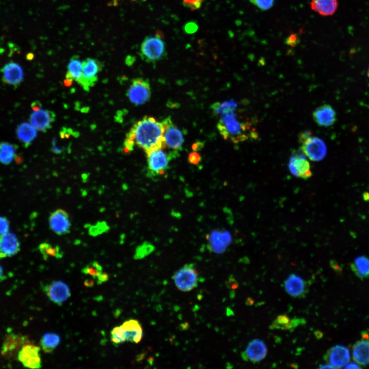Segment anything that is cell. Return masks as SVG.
Wrapping results in <instances>:
<instances>
[{"label": "cell", "instance_id": "836d02e7", "mask_svg": "<svg viewBox=\"0 0 369 369\" xmlns=\"http://www.w3.org/2000/svg\"><path fill=\"white\" fill-rule=\"evenodd\" d=\"M81 272L91 276L93 279L97 278L103 272L102 266L97 261H93L81 270Z\"/></svg>", "mask_w": 369, "mask_h": 369}, {"label": "cell", "instance_id": "3957f363", "mask_svg": "<svg viewBox=\"0 0 369 369\" xmlns=\"http://www.w3.org/2000/svg\"><path fill=\"white\" fill-rule=\"evenodd\" d=\"M165 149H156L146 154L149 176L163 175L168 169L170 161L178 155L177 151L171 150L168 152Z\"/></svg>", "mask_w": 369, "mask_h": 369}, {"label": "cell", "instance_id": "60d3db41", "mask_svg": "<svg viewBox=\"0 0 369 369\" xmlns=\"http://www.w3.org/2000/svg\"><path fill=\"white\" fill-rule=\"evenodd\" d=\"M188 160L190 163L196 165L200 161L201 156L197 152L194 151L189 154Z\"/></svg>", "mask_w": 369, "mask_h": 369}, {"label": "cell", "instance_id": "83f0119b", "mask_svg": "<svg viewBox=\"0 0 369 369\" xmlns=\"http://www.w3.org/2000/svg\"><path fill=\"white\" fill-rule=\"evenodd\" d=\"M82 65L83 62L77 55H74L71 58L66 73V81H68L69 85L73 80L77 83L79 80L82 73Z\"/></svg>", "mask_w": 369, "mask_h": 369}, {"label": "cell", "instance_id": "d4e9b609", "mask_svg": "<svg viewBox=\"0 0 369 369\" xmlns=\"http://www.w3.org/2000/svg\"><path fill=\"white\" fill-rule=\"evenodd\" d=\"M354 360L359 364H369V339L357 341L353 347Z\"/></svg>", "mask_w": 369, "mask_h": 369}, {"label": "cell", "instance_id": "f6af8a7d", "mask_svg": "<svg viewBox=\"0 0 369 369\" xmlns=\"http://www.w3.org/2000/svg\"><path fill=\"white\" fill-rule=\"evenodd\" d=\"M344 368H360V366H359L358 364L352 362L348 364H346V366L343 367Z\"/></svg>", "mask_w": 369, "mask_h": 369}, {"label": "cell", "instance_id": "6da1fadb", "mask_svg": "<svg viewBox=\"0 0 369 369\" xmlns=\"http://www.w3.org/2000/svg\"><path fill=\"white\" fill-rule=\"evenodd\" d=\"M162 122L151 116H146L136 122L126 135L124 150L126 152L133 150L135 145L146 154L153 150L166 148Z\"/></svg>", "mask_w": 369, "mask_h": 369}, {"label": "cell", "instance_id": "5bb4252c", "mask_svg": "<svg viewBox=\"0 0 369 369\" xmlns=\"http://www.w3.org/2000/svg\"><path fill=\"white\" fill-rule=\"evenodd\" d=\"M50 229L58 235L69 233L71 226L68 214L63 209H57L53 212L49 219Z\"/></svg>", "mask_w": 369, "mask_h": 369}, {"label": "cell", "instance_id": "c3c4849f", "mask_svg": "<svg viewBox=\"0 0 369 369\" xmlns=\"http://www.w3.org/2000/svg\"><path fill=\"white\" fill-rule=\"evenodd\" d=\"M320 368H335L333 366L330 365L329 364L327 363L326 364L322 365L321 366H319Z\"/></svg>", "mask_w": 369, "mask_h": 369}, {"label": "cell", "instance_id": "cb8c5ba5", "mask_svg": "<svg viewBox=\"0 0 369 369\" xmlns=\"http://www.w3.org/2000/svg\"><path fill=\"white\" fill-rule=\"evenodd\" d=\"M306 323L303 318H294L290 319L286 315H278L270 326L271 330L278 329L292 331L301 324Z\"/></svg>", "mask_w": 369, "mask_h": 369}, {"label": "cell", "instance_id": "7bdbcfd3", "mask_svg": "<svg viewBox=\"0 0 369 369\" xmlns=\"http://www.w3.org/2000/svg\"><path fill=\"white\" fill-rule=\"evenodd\" d=\"M108 279L109 275L107 273L102 272L96 279V283L97 284H100L107 281Z\"/></svg>", "mask_w": 369, "mask_h": 369}, {"label": "cell", "instance_id": "816d5d0a", "mask_svg": "<svg viewBox=\"0 0 369 369\" xmlns=\"http://www.w3.org/2000/svg\"><path fill=\"white\" fill-rule=\"evenodd\" d=\"M315 334L316 338L318 339L321 338L323 336V334L321 332L318 331L315 332Z\"/></svg>", "mask_w": 369, "mask_h": 369}, {"label": "cell", "instance_id": "603a6c76", "mask_svg": "<svg viewBox=\"0 0 369 369\" xmlns=\"http://www.w3.org/2000/svg\"><path fill=\"white\" fill-rule=\"evenodd\" d=\"M126 341L138 343L142 339L143 331L139 321L135 319H130L121 324Z\"/></svg>", "mask_w": 369, "mask_h": 369}, {"label": "cell", "instance_id": "681fc988", "mask_svg": "<svg viewBox=\"0 0 369 369\" xmlns=\"http://www.w3.org/2000/svg\"><path fill=\"white\" fill-rule=\"evenodd\" d=\"M361 336L363 339H369V333L364 331L361 333Z\"/></svg>", "mask_w": 369, "mask_h": 369}, {"label": "cell", "instance_id": "30bf717a", "mask_svg": "<svg viewBox=\"0 0 369 369\" xmlns=\"http://www.w3.org/2000/svg\"><path fill=\"white\" fill-rule=\"evenodd\" d=\"M40 350L39 346L27 343L19 351L17 359L25 367L40 368L42 367Z\"/></svg>", "mask_w": 369, "mask_h": 369}, {"label": "cell", "instance_id": "7402d4cb", "mask_svg": "<svg viewBox=\"0 0 369 369\" xmlns=\"http://www.w3.org/2000/svg\"><path fill=\"white\" fill-rule=\"evenodd\" d=\"M284 286L286 292L294 297H303L306 291L305 282L296 274H291L284 281Z\"/></svg>", "mask_w": 369, "mask_h": 369}, {"label": "cell", "instance_id": "2e32d148", "mask_svg": "<svg viewBox=\"0 0 369 369\" xmlns=\"http://www.w3.org/2000/svg\"><path fill=\"white\" fill-rule=\"evenodd\" d=\"M55 119V114L51 110L39 109L30 116V124L37 130L46 132L50 129Z\"/></svg>", "mask_w": 369, "mask_h": 369}, {"label": "cell", "instance_id": "7a4b0ae2", "mask_svg": "<svg viewBox=\"0 0 369 369\" xmlns=\"http://www.w3.org/2000/svg\"><path fill=\"white\" fill-rule=\"evenodd\" d=\"M236 111L219 116L217 128L222 137L234 144L258 139V133L254 121L239 114Z\"/></svg>", "mask_w": 369, "mask_h": 369}, {"label": "cell", "instance_id": "ac0fdd59", "mask_svg": "<svg viewBox=\"0 0 369 369\" xmlns=\"http://www.w3.org/2000/svg\"><path fill=\"white\" fill-rule=\"evenodd\" d=\"M315 122L321 127L332 126L336 120V113L330 105L324 104L317 108L313 112Z\"/></svg>", "mask_w": 369, "mask_h": 369}, {"label": "cell", "instance_id": "d590c367", "mask_svg": "<svg viewBox=\"0 0 369 369\" xmlns=\"http://www.w3.org/2000/svg\"><path fill=\"white\" fill-rule=\"evenodd\" d=\"M153 250V246L151 244L148 243H143L136 249L134 258L136 259L143 258L150 254Z\"/></svg>", "mask_w": 369, "mask_h": 369}, {"label": "cell", "instance_id": "4dcf8cb0", "mask_svg": "<svg viewBox=\"0 0 369 369\" xmlns=\"http://www.w3.org/2000/svg\"><path fill=\"white\" fill-rule=\"evenodd\" d=\"M14 159L17 160L15 147L7 142H0V162L9 165Z\"/></svg>", "mask_w": 369, "mask_h": 369}, {"label": "cell", "instance_id": "9a60e30c", "mask_svg": "<svg viewBox=\"0 0 369 369\" xmlns=\"http://www.w3.org/2000/svg\"><path fill=\"white\" fill-rule=\"evenodd\" d=\"M324 359L335 368H341L350 361L349 350L344 345H336L327 350L324 355Z\"/></svg>", "mask_w": 369, "mask_h": 369}, {"label": "cell", "instance_id": "4316f807", "mask_svg": "<svg viewBox=\"0 0 369 369\" xmlns=\"http://www.w3.org/2000/svg\"><path fill=\"white\" fill-rule=\"evenodd\" d=\"M16 135L24 146L28 147L36 137V129L30 123L23 122L17 126Z\"/></svg>", "mask_w": 369, "mask_h": 369}, {"label": "cell", "instance_id": "f1b7e54d", "mask_svg": "<svg viewBox=\"0 0 369 369\" xmlns=\"http://www.w3.org/2000/svg\"><path fill=\"white\" fill-rule=\"evenodd\" d=\"M351 268L360 278L369 277V258L365 256L356 257L351 264Z\"/></svg>", "mask_w": 369, "mask_h": 369}, {"label": "cell", "instance_id": "52a82bcc", "mask_svg": "<svg viewBox=\"0 0 369 369\" xmlns=\"http://www.w3.org/2000/svg\"><path fill=\"white\" fill-rule=\"evenodd\" d=\"M151 90L149 80L144 78L132 79L127 92L130 101L136 106L147 102L150 98Z\"/></svg>", "mask_w": 369, "mask_h": 369}, {"label": "cell", "instance_id": "484cf974", "mask_svg": "<svg viewBox=\"0 0 369 369\" xmlns=\"http://www.w3.org/2000/svg\"><path fill=\"white\" fill-rule=\"evenodd\" d=\"M311 8L322 16H331L336 12L338 3L337 0H311Z\"/></svg>", "mask_w": 369, "mask_h": 369}, {"label": "cell", "instance_id": "7c38bea8", "mask_svg": "<svg viewBox=\"0 0 369 369\" xmlns=\"http://www.w3.org/2000/svg\"><path fill=\"white\" fill-rule=\"evenodd\" d=\"M29 341L27 337L19 334L10 333L4 339L1 355L4 357L13 358L16 356L22 347Z\"/></svg>", "mask_w": 369, "mask_h": 369}, {"label": "cell", "instance_id": "f907efd6", "mask_svg": "<svg viewBox=\"0 0 369 369\" xmlns=\"http://www.w3.org/2000/svg\"><path fill=\"white\" fill-rule=\"evenodd\" d=\"M85 284L87 286H92L94 284V282H93V281L92 280H86V281L85 282Z\"/></svg>", "mask_w": 369, "mask_h": 369}, {"label": "cell", "instance_id": "8fae6325", "mask_svg": "<svg viewBox=\"0 0 369 369\" xmlns=\"http://www.w3.org/2000/svg\"><path fill=\"white\" fill-rule=\"evenodd\" d=\"M48 298L54 303L61 306L71 296L69 286L60 280L53 281L43 287Z\"/></svg>", "mask_w": 369, "mask_h": 369}, {"label": "cell", "instance_id": "e0dca14e", "mask_svg": "<svg viewBox=\"0 0 369 369\" xmlns=\"http://www.w3.org/2000/svg\"><path fill=\"white\" fill-rule=\"evenodd\" d=\"M267 354V348L263 341L255 339L250 341L244 352L241 354L242 359L253 363L263 360Z\"/></svg>", "mask_w": 369, "mask_h": 369}, {"label": "cell", "instance_id": "d6a6232c", "mask_svg": "<svg viewBox=\"0 0 369 369\" xmlns=\"http://www.w3.org/2000/svg\"><path fill=\"white\" fill-rule=\"evenodd\" d=\"M38 249L45 260H47L50 257L61 258L63 255V253L59 247L57 245L54 246L47 242L41 243Z\"/></svg>", "mask_w": 369, "mask_h": 369}, {"label": "cell", "instance_id": "ee69618b", "mask_svg": "<svg viewBox=\"0 0 369 369\" xmlns=\"http://www.w3.org/2000/svg\"><path fill=\"white\" fill-rule=\"evenodd\" d=\"M31 107L33 111L37 110L41 108V104L37 101H34L32 104Z\"/></svg>", "mask_w": 369, "mask_h": 369}, {"label": "cell", "instance_id": "7dc6e473", "mask_svg": "<svg viewBox=\"0 0 369 369\" xmlns=\"http://www.w3.org/2000/svg\"><path fill=\"white\" fill-rule=\"evenodd\" d=\"M363 198L366 201H369V193L365 192L363 194Z\"/></svg>", "mask_w": 369, "mask_h": 369}, {"label": "cell", "instance_id": "8992f818", "mask_svg": "<svg viewBox=\"0 0 369 369\" xmlns=\"http://www.w3.org/2000/svg\"><path fill=\"white\" fill-rule=\"evenodd\" d=\"M102 68V64L97 59L86 58L83 61L81 75L77 83L85 91H89L97 83Z\"/></svg>", "mask_w": 369, "mask_h": 369}, {"label": "cell", "instance_id": "e575fe53", "mask_svg": "<svg viewBox=\"0 0 369 369\" xmlns=\"http://www.w3.org/2000/svg\"><path fill=\"white\" fill-rule=\"evenodd\" d=\"M111 340L114 344H120L126 341L121 325L114 327L111 332Z\"/></svg>", "mask_w": 369, "mask_h": 369}, {"label": "cell", "instance_id": "277c9868", "mask_svg": "<svg viewBox=\"0 0 369 369\" xmlns=\"http://www.w3.org/2000/svg\"><path fill=\"white\" fill-rule=\"evenodd\" d=\"M299 141L302 152L311 160L319 161L326 156L327 148L325 144L321 138L313 136L310 131L300 133Z\"/></svg>", "mask_w": 369, "mask_h": 369}, {"label": "cell", "instance_id": "44dd1931", "mask_svg": "<svg viewBox=\"0 0 369 369\" xmlns=\"http://www.w3.org/2000/svg\"><path fill=\"white\" fill-rule=\"evenodd\" d=\"M208 240L210 250L215 253L221 254L230 244L231 236L227 231H216L209 235Z\"/></svg>", "mask_w": 369, "mask_h": 369}, {"label": "cell", "instance_id": "74e56055", "mask_svg": "<svg viewBox=\"0 0 369 369\" xmlns=\"http://www.w3.org/2000/svg\"><path fill=\"white\" fill-rule=\"evenodd\" d=\"M204 0H183V5L191 10H196L200 8Z\"/></svg>", "mask_w": 369, "mask_h": 369}, {"label": "cell", "instance_id": "d6986e66", "mask_svg": "<svg viewBox=\"0 0 369 369\" xmlns=\"http://www.w3.org/2000/svg\"><path fill=\"white\" fill-rule=\"evenodd\" d=\"M20 250V243L13 233L8 232L0 237V258L11 257Z\"/></svg>", "mask_w": 369, "mask_h": 369}, {"label": "cell", "instance_id": "4fadbf2b", "mask_svg": "<svg viewBox=\"0 0 369 369\" xmlns=\"http://www.w3.org/2000/svg\"><path fill=\"white\" fill-rule=\"evenodd\" d=\"M289 169L292 175L307 179L312 175L311 166L304 154L296 153L291 156L289 163Z\"/></svg>", "mask_w": 369, "mask_h": 369}, {"label": "cell", "instance_id": "5b68a950", "mask_svg": "<svg viewBox=\"0 0 369 369\" xmlns=\"http://www.w3.org/2000/svg\"><path fill=\"white\" fill-rule=\"evenodd\" d=\"M173 279L178 289L189 292L197 286L199 274L194 264H186L175 272Z\"/></svg>", "mask_w": 369, "mask_h": 369}, {"label": "cell", "instance_id": "ba28073f", "mask_svg": "<svg viewBox=\"0 0 369 369\" xmlns=\"http://www.w3.org/2000/svg\"><path fill=\"white\" fill-rule=\"evenodd\" d=\"M165 53V45L158 36H148L140 46V54L147 61H155L160 59Z\"/></svg>", "mask_w": 369, "mask_h": 369}, {"label": "cell", "instance_id": "f35d334b", "mask_svg": "<svg viewBox=\"0 0 369 369\" xmlns=\"http://www.w3.org/2000/svg\"><path fill=\"white\" fill-rule=\"evenodd\" d=\"M9 222L7 218L0 216V237L8 232Z\"/></svg>", "mask_w": 369, "mask_h": 369}, {"label": "cell", "instance_id": "f5cc1de1", "mask_svg": "<svg viewBox=\"0 0 369 369\" xmlns=\"http://www.w3.org/2000/svg\"><path fill=\"white\" fill-rule=\"evenodd\" d=\"M367 74H368V77H369V68H368V71H367Z\"/></svg>", "mask_w": 369, "mask_h": 369}, {"label": "cell", "instance_id": "ab89813d", "mask_svg": "<svg viewBox=\"0 0 369 369\" xmlns=\"http://www.w3.org/2000/svg\"><path fill=\"white\" fill-rule=\"evenodd\" d=\"M184 29L187 33L193 34L198 30V25L194 22H190L185 25Z\"/></svg>", "mask_w": 369, "mask_h": 369}, {"label": "cell", "instance_id": "b9f144b4", "mask_svg": "<svg viewBox=\"0 0 369 369\" xmlns=\"http://www.w3.org/2000/svg\"><path fill=\"white\" fill-rule=\"evenodd\" d=\"M286 44L290 46H295L298 42V36L295 34H292L286 39Z\"/></svg>", "mask_w": 369, "mask_h": 369}, {"label": "cell", "instance_id": "1f68e13d", "mask_svg": "<svg viewBox=\"0 0 369 369\" xmlns=\"http://www.w3.org/2000/svg\"><path fill=\"white\" fill-rule=\"evenodd\" d=\"M238 104L234 100H230L222 102H216L212 105L211 108L217 115H221L237 110Z\"/></svg>", "mask_w": 369, "mask_h": 369}, {"label": "cell", "instance_id": "ffe728a7", "mask_svg": "<svg viewBox=\"0 0 369 369\" xmlns=\"http://www.w3.org/2000/svg\"><path fill=\"white\" fill-rule=\"evenodd\" d=\"M4 81L10 85L16 86L22 81L24 72L19 65L15 62L6 64L2 69Z\"/></svg>", "mask_w": 369, "mask_h": 369}, {"label": "cell", "instance_id": "f546056e", "mask_svg": "<svg viewBox=\"0 0 369 369\" xmlns=\"http://www.w3.org/2000/svg\"><path fill=\"white\" fill-rule=\"evenodd\" d=\"M60 342V336L55 333H46L43 335L40 340L42 349L45 353L53 352Z\"/></svg>", "mask_w": 369, "mask_h": 369}, {"label": "cell", "instance_id": "8d00e7d4", "mask_svg": "<svg viewBox=\"0 0 369 369\" xmlns=\"http://www.w3.org/2000/svg\"><path fill=\"white\" fill-rule=\"evenodd\" d=\"M250 2L262 11L271 9L274 3V0H250Z\"/></svg>", "mask_w": 369, "mask_h": 369}, {"label": "cell", "instance_id": "bcb514c9", "mask_svg": "<svg viewBox=\"0 0 369 369\" xmlns=\"http://www.w3.org/2000/svg\"><path fill=\"white\" fill-rule=\"evenodd\" d=\"M6 278V277L4 275L3 270L2 267L0 265V281L4 280Z\"/></svg>", "mask_w": 369, "mask_h": 369}, {"label": "cell", "instance_id": "9c48e42d", "mask_svg": "<svg viewBox=\"0 0 369 369\" xmlns=\"http://www.w3.org/2000/svg\"><path fill=\"white\" fill-rule=\"evenodd\" d=\"M162 122L165 129L163 138L166 148L178 152L184 142L183 132L173 122L170 117L166 118Z\"/></svg>", "mask_w": 369, "mask_h": 369}]
</instances>
